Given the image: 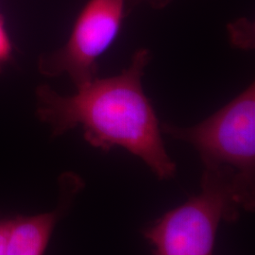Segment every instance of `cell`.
<instances>
[{
  "mask_svg": "<svg viewBox=\"0 0 255 255\" xmlns=\"http://www.w3.org/2000/svg\"><path fill=\"white\" fill-rule=\"evenodd\" d=\"M9 221H0V255H6Z\"/></svg>",
  "mask_w": 255,
  "mask_h": 255,
  "instance_id": "cell-8",
  "label": "cell"
},
{
  "mask_svg": "<svg viewBox=\"0 0 255 255\" xmlns=\"http://www.w3.org/2000/svg\"><path fill=\"white\" fill-rule=\"evenodd\" d=\"M58 219L52 211L9 220L6 255H44Z\"/></svg>",
  "mask_w": 255,
  "mask_h": 255,
  "instance_id": "cell-5",
  "label": "cell"
},
{
  "mask_svg": "<svg viewBox=\"0 0 255 255\" xmlns=\"http://www.w3.org/2000/svg\"><path fill=\"white\" fill-rule=\"evenodd\" d=\"M161 130L194 146L204 169L229 174L255 187L254 83L200 124L182 128L164 123Z\"/></svg>",
  "mask_w": 255,
  "mask_h": 255,
  "instance_id": "cell-2",
  "label": "cell"
},
{
  "mask_svg": "<svg viewBox=\"0 0 255 255\" xmlns=\"http://www.w3.org/2000/svg\"><path fill=\"white\" fill-rule=\"evenodd\" d=\"M12 46L3 17L0 14V65L7 63L11 56Z\"/></svg>",
  "mask_w": 255,
  "mask_h": 255,
  "instance_id": "cell-7",
  "label": "cell"
},
{
  "mask_svg": "<svg viewBox=\"0 0 255 255\" xmlns=\"http://www.w3.org/2000/svg\"><path fill=\"white\" fill-rule=\"evenodd\" d=\"M239 214L228 192L202 176L201 192L156 219L144 235L155 255H213L219 224Z\"/></svg>",
  "mask_w": 255,
  "mask_h": 255,
  "instance_id": "cell-3",
  "label": "cell"
},
{
  "mask_svg": "<svg viewBox=\"0 0 255 255\" xmlns=\"http://www.w3.org/2000/svg\"><path fill=\"white\" fill-rule=\"evenodd\" d=\"M231 36L237 45H244L245 41H252V24L246 19H240L230 27Z\"/></svg>",
  "mask_w": 255,
  "mask_h": 255,
  "instance_id": "cell-6",
  "label": "cell"
},
{
  "mask_svg": "<svg viewBox=\"0 0 255 255\" xmlns=\"http://www.w3.org/2000/svg\"><path fill=\"white\" fill-rule=\"evenodd\" d=\"M124 0H90L74 25L67 43L40 58L39 70L47 77L66 74L77 87L96 78L97 60L118 35Z\"/></svg>",
  "mask_w": 255,
  "mask_h": 255,
  "instance_id": "cell-4",
  "label": "cell"
},
{
  "mask_svg": "<svg viewBox=\"0 0 255 255\" xmlns=\"http://www.w3.org/2000/svg\"><path fill=\"white\" fill-rule=\"evenodd\" d=\"M149 60L147 49L137 50L127 69L107 79L95 78L77 87L73 96L40 86L39 118L51 127L54 135L81 125L84 139L92 146L105 151L122 147L140 158L159 179L172 178L176 164L165 149L161 125L142 86Z\"/></svg>",
  "mask_w": 255,
  "mask_h": 255,
  "instance_id": "cell-1",
  "label": "cell"
}]
</instances>
